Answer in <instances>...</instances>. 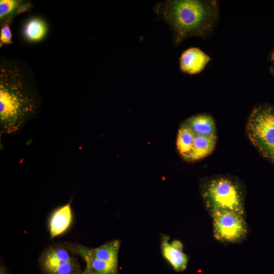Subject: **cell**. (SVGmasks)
I'll return each mask as SVG.
<instances>
[{
    "label": "cell",
    "instance_id": "obj_4",
    "mask_svg": "<svg viewBox=\"0 0 274 274\" xmlns=\"http://www.w3.org/2000/svg\"><path fill=\"white\" fill-rule=\"evenodd\" d=\"M246 132L260 155L274 164V108L268 104L254 108L248 118Z\"/></svg>",
    "mask_w": 274,
    "mask_h": 274
},
{
    "label": "cell",
    "instance_id": "obj_3",
    "mask_svg": "<svg viewBox=\"0 0 274 274\" xmlns=\"http://www.w3.org/2000/svg\"><path fill=\"white\" fill-rule=\"evenodd\" d=\"M200 191L204 207L210 214L227 210L245 216V189L237 179L227 175L208 177L200 181Z\"/></svg>",
    "mask_w": 274,
    "mask_h": 274
},
{
    "label": "cell",
    "instance_id": "obj_1",
    "mask_svg": "<svg viewBox=\"0 0 274 274\" xmlns=\"http://www.w3.org/2000/svg\"><path fill=\"white\" fill-rule=\"evenodd\" d=\"M40 98L35 84L18 63L4 61L0 70V128L2 134L19 132L37 116Z\"/></svg>",
    "mask_w": 274,
    "mask_h": 274
},
{
    "label": "cell",
    "instance_id": "obj_14",
    "mask_svg": "<svg viewBox=\"0 0 274 274\" xmlns=\"http://www.w3.org/2000/svg\"><path fill=\"white\" fill-rule=\"evenodd\" d=\"M47 27L42 19L33 18L29 19L23 28V35L30 42H38L44 38L47 33Z\"/></svg>",
    "mask_w": 274,
    "mask_h": 274
},
{
    "label": "cell",
    "instance_id": "obj_19",
    "mask_svg": "<svg viewBox=\"0 0 274 274\" xmlns=\"http://www.w3.org/2000/svg\"><path fill=\"white\" fill-rule=\"evenodd\" d=\"M29 7H30V5L28 4L27 3L24 4H21L18 7L16 11V14H20L22 13H23L26 11Z\"/></svg>",
    "mask_w": 274,
    "mask_h": 274
},
{
    "label": "cell",
    "instance_id": "obj_20",
    "mask_svg": "<svg viewBox=\"0 0 274 274\" xmlns=\"http://www.w3.org/2000/svg\"><path fill=\"white\" fill-rule=\"evenodd\" d=\"M271 59L274 62V49L271 54Z\"/></svg>",
    "mask_w": 274,
    "mask_h": 274
},
{
    "label": "cell",
    "instance_id": "obj_17",
    "mask_svg": "<svg viewBox=\"0 0 274 274\" xmlns=\"http://www.w3.org/2000/svg\"><path fill=\"white\" fill-rule=\"evenodd\" d=\"M74 268V263L71 261L57 266L48 268L46 270L51 274H71Z\"/></svg>",
    "mask_w": 274,
    "mask_h": 274
},
{
    "label": "cell",
    "instance_id": "obj_10",
    "mask_svg": "<svg viewBox=\"0 0 274 274\" xmlns=\"http://www.w3.org/2000/svg\"><path fill=\"white\" fill-rule=\"evenodd\" d=\"M184 122L191 128L195 135H216L215 122L212 117L209 114H197L189 117Z\"/></svg>",
    "mask_w": 274,
    "mask_h": 274
},
{
    "label": "cell",
    "instance_id": "obj_16",
    "mask_svg": "<svg viewBox=\"0 0 274 274\" xmlns=\"http://www.w3.org/2000/svg\"><path fill=\"white\" fill-rule=\"evenodd\" d=\"M22 1L17 0H1L0 1V19L4 20L17 11Z\"/></svg>",
    "mask_w": 274,
    "mask_h": 274
},
{
    "label": "cell",
    "instance_id": "obj_12",
    "mask_svg": "<svg viewBox=\"0 0 274 274\" xmlns=\"http://www.w3.org/2000/svg\"><path fill=\"white\" fill-rule=\"evenodd\" d=\"M195 137L193 130L184 122L178 131L176 148L179 154L186 161L193 149Z\"/></svg>",
    "mask_w": 274,
    "mask_h": 274
},
{
    "label": "cell",
    "instance_id": "obj_2",
    "mask_svg": "<svg viewBox=\"0 0 274 274\" xmlns=\"http://www.w3.org/2000/svg\"><path fill=\"white\" fill-rule=\"evenodd\" d=\"M154 11L169 26L175 46L190 37L206 38L219 18L216 1L167 0L157 3Z\"/></svg>",
    "mask_w": 274,
    "mask_h": 274
},
{
    "label": "cell",
    "instance_id": "obj_15",
    "mask_svg": "<svg viewBox=\"0 0 274 274\" xmlns=\"http://www.w3.org/2000/svg\"><path fill=\"white\" fill-rule=\"evenodd\" d=\"M72 261L68 253L64 249L52 250L45 256L43 264L46 269Z\"/></svg>",
    "mask_w": 274,
    "mask_h": 274
},
{
    "label": "cell",
    "instance_id": "obj_5",
    "mask_svg": "<svg viewBox=\"0 0 274 274\" xmlns=\"http://www.w3.org/2000/svg\"><path fill=\"white\" fill-rule=\"evenodd\" d=\"M213 235L223 244L239 243L248 233V227L245 216L238 213L220 210L212 213Z\"/></svg>",
    "mask_w": 274,
    "mask_h": 274
},
{
    "label": "cell",
    "instance_id": "obj_7",
    "mask_svg": "<svg viewBox=\"0 0 274 274\" xmlns=\"http://www.w3.org/2000/svg\"><path fill=\"white\" fill-rule=\"evenodd\" d=\"M120 246V242L115 239L96 248L78 247L76 252L82 257H89L117 265Z\"/></svg>",
    "mask_w": 274,
    "mask_h": 274
},
{
    "label": "cell",
    "instance_id": "obj_8",
    "mask_svg": "<svg viewBox=\"0 0 274 274\" xmlns=\"http://www.w3.org/2000/svg\"><path fill=\"white\" fill-rule=\"evenodd\" d=\"M168 237L163 235L160 244L162 254L173 268L178 272L184 270L187 266L188 258L183 252L168 242Z\"/></svg>",
    "mask_w": 274,
    "mask_h": 274
},
{
    "label": "cell",
    "instance_id": "obj_18",
    "mask_svg": "<svg viewBox=\"0 0 274 274\" xmlns=\"http://www.w3.org/2000/svg\"><path fill=\"white\" fill-rule=\"evenodd\" d=\"M12 33L9 26V21L4 23L1 28V46L3 45L10 44L12 43Z\"/></svg>",
    "mask_w": 274,
    "mask_h": 274
},
{
    "label": "cell",
    "instance_id": "obj_11",
    "mask_svg": "<svg viewBox=\"0 0 274 274\" xmlns=\"http://www.w3.org/2000/svg\"><path fill=\"white\" fill-rule=\"evenodd\" d=\"M72 218L70 203L58 209L52 216L50 230L52 237L64 232L71 223Z\"/></svg>",
    "mask_w": 274,
    "mask_h": 274
},
{
    "label": "cell",
    "instance_id": "obj_13",
    "mask_svg": "<svg viewBox=\"0 0 274 274\" xmlns=\"http://www.w3.org/2000/svg\"><path fill=\"white\" fill-rule=\"evenodd\" d=\"M83 258L86 267L82 274H117V265L89 257Z\"/></svg>",
    "mask_w": 274,
    "mask_h": 274
},
{
    "label": "cell",
    "instance_id": "obj_9",
    "mask_svg": "<svg viewBox=\"0 0 274 274\" xmlns=\"http://www.w3.org/2000/svg\"><path fill=\"white\" fill-rule=\"evenodd\" d=\"M217 140L216 135H195L193 149L187 161H199L210 155L215 149Z\"/></svg>",
    "mask_w": 274,
    "mask_h": 274
},
{
    "label": "cell",
    "instance_id": "obj_6",
    "mask_svg": "<svg viewBox=\"0 0 274 274\" xmlns=\"http://www.w3.org/2000/svg\"><path fill=\"white\" fill-rule=\"evenodd\" d=\"M210 59L199 48H189L183 51L180 57V71L190 75L198 74L203 70Z\"/></svg>",
    "mask_w": 274,
    "mask_h": 274
}]
</instances>
